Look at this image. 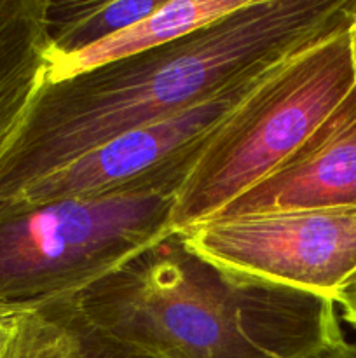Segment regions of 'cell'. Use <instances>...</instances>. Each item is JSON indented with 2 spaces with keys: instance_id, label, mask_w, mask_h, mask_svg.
Returning <instances> with one entry per match:
<instances>
[{
  "instance_id": "6da1fadb",
  "label": "cell",
  "mask_w": 356,
  "mask_h": 358,
  "mask_svg": "<svg viewBox=\"0 0 356 358\" xmlns=\"http://www.w3.org/2000/svg\"><path fill=\"white\" fill-rule=\"evenodd\" d=\"M355 13L356 0H250L166 45L44 80L0 150V206L94 147L267 72Z\"/></svg>"
},
{
  "instance_id": "7a4b0ae2",
  "label": "cell",
  "mask_w": 356,
  "mask_h": 358,
  "mask_svg": "<svg viewBox=\"0 0 356 358\" xmlns=\"http://www.w3.org/2000/svg\"><path fill=\"white\" fill-rule=\"evenodd\" d=\"M154 358H320L346 341L332 299L213 264L173 231L77 296Z\"/></svg>"
},
{
  "instance_id": "3957f363",
  "label": "cell",
  "mask_w": 356,
  "mask_h": 358,
  "mask_svg": "<svg viewBox=\"0 0 356 358\" xmlns=\"http://www.w3.org/2000/svg\"><path fill=\"white\" fill-rule=\"evenodd\" d=\"M348 27L276 65L209 135L177 194L173 229L206 222L292 157L356 86Z\"/></svg>"
},
{
  "instance_id": "277c9868",
  "label": "cell",
  "mask_w": 356,
  "mask_h": 358,
  "mask_svg": "<svg viewBox=\"0 0 356 358\" xmlns=\"http://www.w3.org/2000/svg\"><path fill=\"white\" fill-rule=\"evenodd\" d=\"M177 192L131 191L0 206V303L75 297L173 233Z\"/></svg>"
},
{
  "instance_id": "5b68a950",
  "label": "cell",
  "mask_w": 356,
  "mask_h": 358,
  "mask_svg": "<svg viewBox=\"0 0 356 358\" xmlns=\"http://www.w3.org/2000/svg\"><path fill=\"white\" fill-rule=\"evenodd\" d=\"M178 233L227 271L332 301L356 275V206L218 217Z\"/></svg>"
},
{
  "instance_id": "8992f818",
  "label": "cell",
  "mask_w": 356,
  "mask_h": 358,
  "mask_svg": "<svg viewBox=\"0 0 356 358\" xmlns=\"http://www.w3.org/2000/svg\"><path fill=\"white\" fill-rule=\"evenodd\" d=\"M272 69L239 80L180 114L131 129L94 147L42 177L10 203L100 198L131 191L178 194L209 135Z\"/></svg>"
},
{
  "instance_id": "52a82bcc",
  "label": "cell",
  "mask_w": 356,
  "mask_h": 358,
  "mask_svg": "<svg viewBox=\"0 0 356 358\" xmlns=\"http://www.w3.org/2000/svg\"><path fill=\"white\" fill-rule=\"evenodd\" d=\"M356 206V86L292 157L216 217Z\"/></svg>"
},
{
  "instance_id": "ba28073f",
  "label": "cell",
  "mask_w": 356,
  "mask_h": 358,
  "mask_svg": "<svg viewBox=\"0 0 356 358\" xmlns=\"http://www.w3.org/2000/svg\"><path fill=\"white\" fill-rule=\"evenodd\" d=\"M45 0H0V150L49 70Z\"/></svg>"
},
{
  "instance_id": "9c48e42d",
  "label": "cell",
  "mask_w": 356,
  "mask_h": 358,
  "mask_svg": "<svg viewBox=\"0 0 356 358\" xmlns=\"http://www.w3.org/2000/svg\"><path fill=\"white\" fill-rule=\"evenodd\" d=\"M250 0H171L164 2L156 13L136 21L131 27L110 35L105 41L65 56L51 59L44 80H61L86 70L142 55L150 49L194 34L230 13L243 9Z\"/></svg>"
},
{
  "instance_id": "30bf717a",
  "label": "cell",
  "mask_w": 356,
  "mask_h": 358,
  "mask_svg": "<svg viewBox=\"0 0 356 358\" xmlns=\"http://www.w3.org/2000/svg\"><path fill=\"white\" fill-rule=\"evenodd\" d=\"M20 308L7 358H154L94 325L80 311L77 296Z\"/></svg>"
},
{
  "instance_id": "8fae6325",
  "label": "cell",
  "mask_w": 356,
  "mask_h": 358,
  "mask_svg": "<svg viewBox=\"0 0 356 358\" xmlns=\"http://www.w3.org/2000/svg\"><path fill=\"white\" fill-rule=\"evenodd\" d=\"M164 0H45L51 59L84 51L156 13Z\"/></svg>"
},
{
  "instance_id": "7c38bea8",
  "label": "cell",
  "mask_w": 356,
  "mask_h": 358,
  "mask_svg": "<svg viewBox=\"0 0 356 358\" xmlns=\"http://www.w3.org/2000/svg\"><path fill=\"white\" fill-rule=\"evenodd\" d=\"M21 308L0 303V358H7L20 327Z\"/></svg>"
},
{
  "instance_id": "4fadbf2b",
  "label": "cell",
  "mask_w": 356,
  "mask_h": 358,
  "mask_svg": "<svg viewBox=\"0 0 356 358\" xmlns=\"http://www.w3.org/2000/svg\"><path fill=\"white\" fill-rule=\"evenodd\" d=\"M335 306H341L342 317L356 329V275H353L334 297Z\"/></svg>"
},
{
  "instance_id": "5bb4252c",
  "label": "cell",
  "mask_w": 356,
  "mask_h": 358,
  "mask_svg": "<svg viewBox=\"0 0 356 358\" xmlns=\"http://www.w3.org/2000/svg\"><path fill=\"white\" fill-rule=\"evenodd\" d=\"M320 358H356V345H351V343L344 341L341 346H337L335 350L328 352L327 355Z\"/></svg>"
},
{
  "instance_id": "9a60e30c",
  "label": "cell",
  "mask_w": 356,
  "mask_h": 358,
  "mask_svg": "<svg viewBox=\"0 0 356 358\" xmlns=\"http://www.w3.org/2000/svg\"><path fill=\"white\" fill-rule=\"evenodd\" d=\"M348 34H349V45H351L353 65H355V72H356V13L353 14V20L351 23H349Z\"/></svg>"
}]
</instances>
